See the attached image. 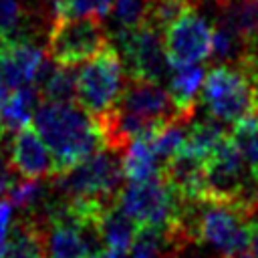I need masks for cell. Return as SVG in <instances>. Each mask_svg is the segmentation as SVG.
Wrapping results in <instances>:
<instances>
[{
	"label": "cell",
	"mask_w": 258,
	"mask_h": 258,
	"mask_svg": "<svg viewBox=\"0 0 258 258\" xmlns=\"http://www.w3.org/2000/svg\"><path fill=\"white\" fill-rule=\"evenodd\" d=\"M4 258H46V218L22 212L10 226Z\"/></svg>",
	"instance_id": "8fae6325"
},
{
	"label": "cell",
	"mask_w": 258,
	"mask_h": 258,
	"mask_svg": "<svg viewBox=\"0 0 258 258\" xmlns=\"http://www.w3.org/2000/svg\"><path fill=\"white\" fill-rule=\"evenodd\" d=\"M26 12L18 0H0V38H26L20 34V24Z\"/></svg>",
	"instance_id": "d6986e66"
},
{
	"label": "cell",
	"mask_w": 258,
	"mask_h": 258,
	"mask_svg": "<svg viewBox=\"0 0 258 258\" xmlns=\"http://www.w3.org/2000/svg\"><path fill=\"white\" fill-rule=\"evenodd\" d=\"M248 254L252 258H258V216L252 222V230H250V244H248Z\"/></svg>",
	"instance_id": "7402d4cb"
},
{
	"label": "cell",
	"mask_w": 258,
	"mask_h": 258,
	"mask_svg": "<svg viewBox=\"0 0 258 258\" xmlns=\"http://www.w3.org/2000/svg\"><path fill=\"white\" fill-rule=\"evenodd\" d=\"M202 87V103L210 117L234 125L240 119L258 115V91L238 64L218 62L206 73Z\"/></svg>",
	"instance_id": "7a4b0ae2"
},
{
	"label": "cell",
	"mask_w": 258,
	"mask_h": 258,
	"mask_svg": "<svg viewBox=\"0 0 258 258\" xmlns=\"http://www.w3.org/2000/svg\"><path fill=\"white\" fill-rule=\"evenodd\" d=\"M95 226H97L99 238L103 242V248H107V250L129 248L137 234V228H139L137 222L119 208V204L105 210Z\"/></svg>",
	"instance_id": "5bb4252c"
},
{
	"label": "cell",
	"mask_w": 258,
	"mask_h": 258,
	"mask_svg": "<svg viewBox=\"0 0 258 258\" xmlns=\"http://www.w3.org/2000/svg\"><path fill=\"white\" fill-rule=\"evenodd\" d=\"M226 127H230V125H226L214 117L200 121V123H194L191 127H187L181 151H187V153L206 161L214 153V149L228 137L230 129H226Z\"/></svg>",
	"instance_id": "2e32d148"
},
{
	"label": "cell",
	"mask_w": 258,
	"mask_h": 258,
	"mask_svg": "<svg viewBox=\"0 0 258 258\" xmlns=\"http://www.w3.org/2000/svg\"><path fill=\"white\" fill-rule=\"evenodd\" d=\"M181 202L183 200L159 173L149 179L127 181L117 200L119 208L131 216L137 226H159L171 222L177 216Z\"/></svg>",
	"instance_id": "8992f818"
},
{
	"label": "cell",
	"mask_w": 258,
	"mask_h": 258,
	"mask_svg": "<svg viewBox=\"0 0 258 258\" xmlns=\"http://www.w3.org/2000/svg\"><path fill=\"white\" fill-rule=\"evenodd\" d=\"M8 93H10V89H8V87L4 85V81L0 79V103L6 99V95H8Z\"/></svg>",
	"instance_id": "603a6c76"
},
{
	"label": "cell",
	"mask_w": 258,
	"mask_h": 258,
	"mask_svg": "<svg viewBox=\"0 0 258 258\" xmlns=\"http://www.w3.org/2000/svg\"><path fill=\"white\" fill-rule=\"evenodd\" d=\"M6 135H8V131L2 127V123H0V149H4V141H6Z\"/></svg>",
	"instance_id": "d4e9b609"
},
{
	"label": "cell",
	"mask_w": 258,
	"mask_h": 258,
	"mask_svg": "<svg viewBox=\"0 0 258 258\" xmlns=\"http://www.w3.org/2000/svg\"><path fill=\"white\" fill-rule=\"evenodd\" d=\"M230 137L236 143L250 175L258 181V115L240 119L230 125Z\"/></svg>",
	"instance_id": "e0dca14e"
},
{
	"label": "cell",
	"mask_w": 258,
	"mask_h": 258,
	"mask_svg": "<svg viewBox=\"0 0 258 258\" xmlns=\"http://www.w3.org/2000/svg\"><path fill=\"white\" fill-rule=\"evenodd\" d=\"M32 125L50 149L56 173L67 171L69 167L105 147L91 113L73 101H40L34 109Z\"/></svg>",
	"instance_id": "6da1fadb"
},
{
	"label": "cell",
	"mask_w": 258,
	"mask_h": 258,
	"mask_svg": "<svg viewBox=\"0 0 258 258\" xmlns=\"http://www.w3.org/2000/svg\"><path fill=\"white\" fill-rule=\"evenodd\" d=\"M16 169L12 167L10 159H8V153H4V149H0V196L8 194L14 183L18 181L16 179Z\"/></svg>",
	"instance_id": "44dd1931"
},
{
	"label": "cell",
	"mask_w": 258,
	"mask_h": 258,
	"mask_svg": "<svg viewBox=\"0 0 258 258\" xmlns=\"http://www.w3.org/2000/svg\"><path fill=\"white\" fill-rule=\"evenodd\" d=\"M206 69L202 64H181L173 67L167 79V91L179 111L196 115V99L204 85Z\"/></svg>",
	"instance_id": "7c38bea8"
},
{
	"label": "cell",
	"mask_w": 258,
	"mask_h": 258,
	"mask_svg": "<svg viewBox=\"0 0 258 258\" xmlns=\"http://www.w3.org/2000/svg\"><path fill=\"white\" fill-rule=\"evenodd\" d=\"M85 258H109L107 250H99V252H93V254H87Z\"/></svg>",
	"instance_id": "cb8c5ba5"
},
{
	"label": "cell",
	"mask_w": 258,
	"mask_h": 258,
	"mask_svg": "<svg viewBox=\"0 0 258 258\" xmlns=\"http://www.w3.org/2000/svg\"><path fill=\"white\" fill-rule=\"evenodd\" d=\"M113 34L117 38V50L123 58L127 77L159 85L169 79L173 67L169 64L163 48V32L149 24H141L129 30H117Z\"/></svg>",
	"instance_id": "5b68a950"
},
{
	"label": "cell",
	"mask_w": 258,
	"mask_h": 258,
	"mask_svg": "<svg viewBox=\"0 0 258 258\" xmlns=\"http://www.w3.org/2000/svg\"><path fill=\"white\" fill-rule=\"evenodd\" d=\"M109 42V30L103 26V18H54L46 40V56L56 64L79 67L99 54Z\"/></svg>",
	"instance_id": "277c9868"
},
{
	"label": "cell",
	"mask_w": 258,
	"mask_h": 258,
	"mask_svg": "<svg viewBox=\"0 0 258 258\" xmlns=\"http://www.w3.org/2000/svg\"><path fill=\"white\" fill-rule=\"evenodd\" d=\"M40 95L32 85L12 89L0 103V123L8 133H16L32 119V111L38 107Z\"/></svg>",
	"instance_id": "4fadbf2b"
},
{
	"label": "cell",
	"mask_w": 258,
	"mask_h": 258,
	"mask_svg": "<svg viewBox=\"0 0 258 258\" xmlns=\"http://www.w3.org/2000/svg\"><path fill=\"white\" fill-rule=\"evenodd\" d=\"M8 159L24 179H50L56 173L54 157L36 129L24 125L12 133Z\"/></svg>",
	"instance_id": "ba28073f"
},
{
	"label": "cell",
	"mask_w": 258,
	"mask_h": 258,
	"mask_svg": "<svg viewBox=\"0 0 258 258\" xmlns=\"http://www.w3.org/2000/svg\"><path fill=\"white\" fill-rule=\"evenodd\" d=\"M127 75L123 58L115 44H107L89 58L77 73V101L93 117L111 109L125 87Z\"/></svg>",
	"instance_id": "3957f363"
},
{
	"label": "cell",
	"mask_w": 258,
	"mask_h": 258,
	"mask_svg": "<svg viewBox=\"0 0 258 258\" xmlns=\"http://www.w3.org/2000/svg\"><path fill=\"white\" fill-rule=\"evenodd\" d=\"M113 0H52V18L97 16L105 18L111 12Z\"/></svg>",
	"instance_id": "ac0fdd59"
},
{
	"label": "cell",
	"mask_w": 258,
	"mask_h": 258,
	"mask_svg": "<svg viewBox=\"0 0 258 258\" xmlns=\"http://www.w3.org/2000/svg\"><path fill=\"white\" fill-rule=\"evenodd\" d=\"M163 48L171 67L200 62L212 54V28L189 8L163 30Z\"/></svg>",
	"instance_id": "52a82bcc"
},
{
	"label": "cell",
	"mask_w": 258,
	"mask_h": 258,
	"mask_svg": "<svg viewBox=\"0 0 258 258\" xmlns=\"http://www.w3.org/2000/svg\"><path fill=\"white\" fill-rule=\"evenodd\" d=\"M12 212H14V206L8 202V198L2 200L0 202V258H4V252H6V242L12 226Z\"/></svg>",
	"instance_id": "ffe728a7"
},
{
	"label": "cell",
	"mask_w": 258,
	"mask_h": 258,
	"mask_svg": "<svg viewBox=\"0 0 258 258\" xmlns=\"http://www.w3.org/2000/svg\"><path fill=\"white\" fill-rule=\"evenodd\" d=\"M121 153V169L127 181L149 179L161 169V159L145 139H133Z\"/></svg>",
	"instance_id": "9a60e30c"
},
{
	"label": "cell",
	"mask_w": 258,
	"mask_h": 258,
	"mask_svg": "<svg viewBox=\"0 0 258 258\" xmlns=\"http://www.w3.org/2000/svg\"><path fill=\"white\" fill-rule=\"evenodd\" d=\"M44 56L28 38H0V79L10 91L30 85Z\"/></svg>",
	"instance_id": "9c48e42d"
},
{
	"label": "cell",
	"mask_w": 258,
	"mask_h": 258,
	"mask_svg": "<svg viewBox=\"0 0 258 258\" xmlns=\"http://www.w3.org/2000/svg\"><path fill=\"white\" fill-rule=\"evenodd\" d=\"M159 175L181 200H191V202L204 200V194H206V161L204 159L187 151H179L171 159L161 163Z\"/></svg>",
	"instance_id": "30bf717a"
}]
</instances>
